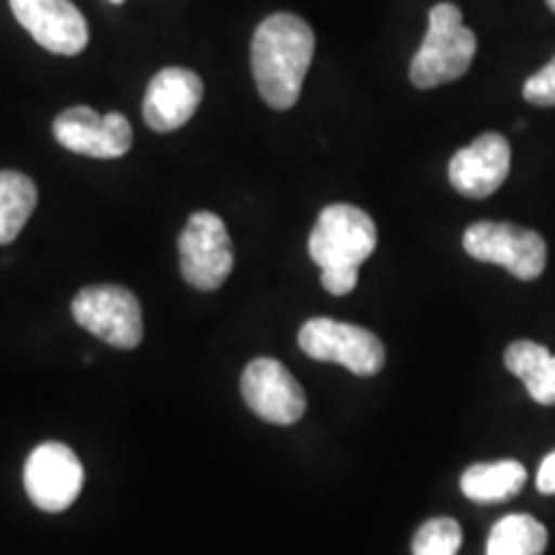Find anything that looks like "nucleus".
Wrapping results in <instances>:
<instances>
[{"instance_id":"13","label":"nucleus","mask_w":555,"mask_h":555,"mask_svg":"<svg viewBox=\"0 0 555 555\" xmlns=\"http://www.w3.org/2000/svg\"><path fill=\"white\" fill-rule=\"evenodd\" d=\"M204 99V82L193 69L165 67L150 80L142 114L150 129L168 134L193 119Z\"/></svg>"},{"instance_id":"23","label":"nucleus","mask_w":555,"mask_h":555,"mask_svg":"<svg viewBox=\"0 0 555 555\" xmlns=\"http://www.w3.org/2000/svg\"><path fill=\"white\" fill-rule=\"evenodd\" d=\"M111 3H124V0H111Z\"/></svg>"},{"instance_id":"7","label":"nucleus","mask_w":555,"mask_h":555,"mask_svg":"<svg viewBox=\"0 0 555 555\" xmlns=\"http://www.w3.org/2000/svg\"><path fill=\"white\" fill-rule=\"evenodd\" d=\"M180 273L198 291H217L234 268V247L217 214L196 211L178 242Z\"/></svg>"},{"instance_id":"5","label":"nucleus","mask_w":555,"mask_h":555,"mask_svg":"<svg viewBox=\"0 0 555 555\" xmlns=\"http://www.w3.org/2000/svg\"><path fill=\"white\" fill-rule=\"evenodd\" d=\"M298 345L309 358L337 363L363 378L376 376L386 365V347L371 330L335 319H309L298 332Z\"/></svg>"},{"instance_id":"18","label":"nucleus","mask_w":555,"mask_h":555,"mask_svg":"<svg viewBox=\"0 0 555 555\" xmlns=\"http://www.w3.org/2000/svg\"><path fill=\"white\" fill-rule=\"evenodd\" d=\"M463 532L461 525L450 517L429 519L416 530L412 540L414 555H455L461 551Z\"/></svg>"},{"instance_id":"19","label":"nucleus","mask_w":555,"mask_h":555,"mask_svg":"<svg viewBox=\"0 0 555 555\" xmlns=\"http://www.w3.org/2000/svg\"><path fill=\"white\" fill-rule=\"evenodd\" d=\"M522 95L527 103L540 108H553L555 106V54L543 69H538L535 75L525 80Z\"/></svg>"},{"instance_id":"16","label":"nucleus","mask_w":555,"mask_h":555,"mask_svg":"<svg viewBox=\"0 0 555 555\" xmlns=\"http://www.w3.org/2000/svg\"><path fill=\"white\" fill-rule=\"evenodd\" d=\"M39 193L29 176L16 170H0V247L11 245L31 219Z\"/></svg>"},{"instance_id":"1","label":"nucleus","mask_w":555,"mask_h":555,"mask_svg":"<svg viewBox=\"0 0 555 555\" xmlns=\"http://www.w3.org/2000/svg\"><path fill=\"white\" fill-rule=\"evenodd\" d=\"M314 31L301 16L273 13L260 21L253 37V78L270 108L296 106L314 60Z\"/></svg>"},{"instance_id":"9","label":"nucleus","mask_w":555,"mask_h":555,"mask_svg":"<svg viewBox=\"0 0 555 555\" xmlns=\"http://www.w3.org/2000/svg\"><path fill=\"white\" fill-rule=\"evenodd\" d=\"M82 463L62 442H41L31 450L24 468V486L31 504L41 512H65L80 496Z\"/></svg>"},{"instance_id":"10","label":"nucleus","mask_w":555,"mask_h":555,"mask_svg":"<svg viewBox=\"0 0 555 555\" xmlns=\"http://www.w3.org/2000/svg\"><path fill=\"white\" fill-rule=\"evenodd\" d=\"M242 397L270 425H296L307 412V393L281 360L258 358L242 373Z\"/></svg>"},{"instance_id":"6","label":"nucleus","mask_w":555,"mask_h":555,"mask_svg":"<svg viewBox=\"0 0 555 555\" xmlns=\"http://www.w3.org/2000/svg\"><path fill=\"white\" fill-rule=\"evenodd\" d=\"M73 317L82 330L111 347L134 350L142 343V307L124 286H88L73 298Z\"/></svg>"},{"instance_id":"14","label":"nucleus","mask_w":555,"mask_h":555,"mask_svg":"<svg viewBox=\"0 0 555 555\" xmlns=\"http://www.w3.org/2000/svg\"><path fill=\"white\" fill-rule=\"evenodd\" d=\"M504 365L512 376L522 380L532 401L555 406V356L545 345L517 339L506 347Z\"/></svg>"},{"instance_id":"15","label":"nucleus","mask_w":555,"mask_h":555,"mask_svg":"<svg viewBox=\"0 0 555 555\" xmlns=\"http://www.w3.org/2000/svg\"><path fill=\"white\" fill-rule=\"evenodd\" d=\"M525 481L527 468L517 461L476 463V466L463 470L461 491L470 499V502L496 504L519 494Z\"/></svg>"},{"instance_id":"12","label":"nucleus","mask_w":555,"mask_h":555,"mask_svg":"<svg viewBox=\"0 0 555 555\" xmlns=\"http://www.w3.org/2000/svg\"><path fill=\"white\" fill-rule=\"evenodd\" d=\"M512 170V147L504 134L489 131L457 150L448 165L450 185L466 198H489Z\"/></svg>"},{"instance_id":"3","label":"nucleus","mask_w":555,"mask_h":555,"mask_svg":"<svg viewBox=\"0 0 555 555\" xmlns=\"http://www.w3.org/2000/svg\"><path fill=\"white\" fill-rule=\"evenodd\" d=\"M378 229L363 208L332 204L322 208L309 234V258L319 270H360L376 253Z\"/></svg>"},{"instance_id":"21","label":"nucleus","mask_w":555,"mask_h":555,"mask_svg":"<svg viewBox=\"0 0 555 555\" xmlns=\"http://www.w3.org/2000/svg\"><path fill=\"white\" fill-rule=\"evenodd\" d=\"M535 486H538L540 494L555 496V450L551 455H545L543 463H540Z\"/></svg>"},{"instance_id":"4","label":"nucleus","mask_w":555,"mask_h":555,"mask_svg":"<svg viewBox=\"0 0 555 555\" xmlns=\"http://www.w3.org/2000/svg\"><path fill=\"white\" fill-rule=\"evenodd\" d=\"M463 247L474 260L502 266L519 281H535L547 262V245L535 229L509 221H476L463 232Z\"/></svg>"},{"instance_id":"20","label":"nucleus","mask_w":555,"mask_h":555,"mask_svg":"<svg viewBox=\"0 0 555 555\" xmlns=\"http://www.w3.org/2000/svg\"><path fill=\"white\" fill-rule=\"evenodd\" d=\"M358 270H322V275H319V281H322V286L327 294L332 296H347L352 294L358 286Z\"/></svg>"},{"instance_id":"11","label":"nucleus","mask_w":555,"mask_h":555,"mask_svg":"<svg viewBox=\"0 0 555 555\" xmlns=\"http://www.w3.org/2000/svg\"><path fill=\"white\" fill-rule=\"evenodd\" d=\"M11 11L47 52L75 57L88 47V21L69 0H11Z\"/></svg>"},{"instance_id":"17","label":"nucleus","mask_w":555,"mask_h":555,"mask_svg":"<svg viewBox=\"0 0 555 555\" xmlns=\"http://www.w3.org/2000/svg\"><path fill=\"white\" fill-rule=\"evenodd\" d=\"M547 530L530 515L502 517L491 527L486 555H543Z\"/></svg>"},{"instance_id":"8","label":"nucleus","mask_w":555,"mask_h":555,"mask_svg":"<svg viewBox=\"0 0 555 555\" xmlns=\"http://www.w3.org/2000/svg\"><path fill=\"white\" fill-rule=\"evenodd\" d=\"M52 131L65 150L95 159L124 157L134 144L131 124L119 111L101 116L90 106H73L54 119Z\"/></svg>"},{"instance_id":"22","label":"nucleus","mask_w":555,"mask_h":555,"mask_svg":"<svg viewBox=\"0 0 555 555\" xmlns=\"http://www.w3.org/2000/svg\"><path fill=\"white\" fill-rule=\"evenodd\" d=\"M545 3H547V9H551V11L555 13V0H545Z\"/></svg>"},{"instance_id":"2","label":"nucleus","mask_w":555,"mask_h":555,"mask_svg":"<svg viewBox=\"0 0 555 555\" xmlns=\"http://www.w3.org/2000/svg\"><path fill=\"white\" fill-rule=\"evenodd\" d=\"M476 47V34L463 24V11L455 3H437L429 9L427 34L409 65V80L414 88L429 90L463 78Z\"/></svg>"}]
</instances>
